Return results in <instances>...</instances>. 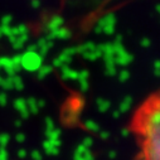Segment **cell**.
I'll return each instance as SVG.
<instances>
[{
  "mask_svg": "<svg viewBox=\"0 0 160 160\" xmlns=\"http://www.w3.org/2000/svg\"><path fill=\"white\" fill-rule=\"evenodd\" d=\"M131 131L139 139V160H160V88L138 108Z\"/></svg>",
  "mask_w": 160,
  "mask_h": 160,
  "instance_id": "6da1fadb",
  "label": "cell"
},
{
  "mask_svg": "<svg viewBox=\"0 0 160 160\" xmlns=\"http://www.w3.org/2000/svg\"><path fill=\"white\" fill-rule=\"evenodd\" d=\"M20 66L28 72H38V69L43 66V57L38 52L25 51L20 56Z\"/></svg>",
  "mask_w": 160,
  "mask_h": 160,
  "instance_id": "7a4b0ae2",
  "label": "cell"
},
{
  "mask_svg": "<svg viewBox=\"0 0 160 160\" xmlns=\"http://www.w3.org/2000/svg\"><path fill=\"white\" fill-rule=\"evenodd\" d=\"M0 69H4L8 77H13L17 74V71L13 66L12 58L9 57H0Z\"/></svg>",
  "mask_w": 160,
  "mask_h": 160,
  "instance_id": "3957f363",
  "label": "cell"
},
{
  "mask_svg": "<svg viewBox=\"0 0 160 160\" xmlns=\"http://www.w3.org/2000/svg\"><path fill=\"white\" fill-rule=\"evenodd\" d=\"M74 160H93V156L90 149L79 144L74 150Z\"/></svg>",
  "mask_w": 160,
  "mask_h": 160,
  "instance_id": "277c9868",
  "label": "cell"
},
{
  "mask_svg": "<svg viewBox=\"0 0 160 160\" xmlns=\"http://www.w3.org/2000/svg\"><path fill=\"white\" fill-rule=\"evenodd\" d=\"M53 47V42L47 39L46 37L44 38H41L39 41L37 42V48H38V53L41 54L43 58L47 56V53L49 52V49Z\"/></svg>",
  "mask_w": 160,
  "mask_h": 160,
  "instance_id": "5b68a950",
  "label": "cell"
},
{
  "mask_svg": "<svg viewBox=\"0 0 160 160\" xmlns=\"http://www.w3.org/2000/svg\"><path fill=\"white\" fill-rule=\"evenodd\" d=\"M61 140H46L43 142V149L49 155H57L59 152Z\"/></svg>",
  "mask_w": 160,
  "mask_h": 160,
  "instance_id": "8992f818",
  "label": "cell"
},
{
  "mask_svg": "<svg viewBox=\"0 0 160 160\" xmlns=\"http://www.w3.org/2000/svg\"><path fill=\"white\" fill-rule=\"evenodd\" d=\"M61 77L64 81H77L78 79V72L72 69L68 66H64L61 68Z\"/></svg>",
  "mask_w": 160,
  "mask_h": 160,
  "instance_id": "52a82bcc",
  "label": "cell"
},
{
  "mask_svg": "<svg viewBox=\"0 0 160 160\" xmlns=\"http://www.w3.org/2000/svg\"><path fill=\"white\" fill-rule=\"evenodd\" d=\"M63 23H64V20L61 15H53L47 23V32L49 33V32H54V30L62 28Z\"/></svg>",
  "mask_w": 160,
  "mask_h": 160,
  "instance_id": "ba28073f",
  "label": "cell"
},
{
  "mask_svg": "<svg viewBox=\"0 0 160 160\" xmlns=\"http://www.w3.org/2000/svg\"><path fill=\"white\" fill-rule=\"evenodd\" d=\"M14 107L20 113V116L23 118H27L29 116V110H28V106H27V100H24V98H17L14 101Z\"/></svg>",
  "mask_w": 160,
  "mask_h": 160,
  "instance_id": "9c48e42d",
  "label": "cell"
},
{
  "mask_svg": "<svg viewBox=\"0 0 160 160\" xmlns=\"http://www.w3.org/2000/svg\"><path fill=\"white\" fill-rule=\"evenodd\" d=\"M27 42H28V34H23V35L17 37V39L12 43V46L14 49H22Z\"/></svg>",
  "mask_w": 160,
  "mask_h": 160,
  "instance_id": "30bf717a",
  "label": "cell"
},
{
  "mask_svg": "<svg viewBox=\"0 0 160 160\" xmlns=\"http://www.w3.org/2000/svg\"><path fill=\"white\" fill-rule=\"evenodd\" d=\"M52 69H53V67L52 66H49V64H43L41 68L38 69V72H37V76H38V78L39 79H44L47 76H49L51 73H52Z\"/></svg>",
  "mask_w": 160,
  "mask_h": 160,
  "instance_id": "8fae6325",
  "label": "cell"
},
{
  "mask_svg": "<svg viewBox=\"0 0 160 160\" xmlns=\"http://www.w3.org/2000/svg\"><path fill=\"white\" fill-rule=\"evenodd\" d=\"M0 87L4 90H14L13 87V77H3L0 74Z\"/></svg>",
  "mask_w": 160,
  "mask_h": 160,
  "instance_id": "7c38bea8",
  "label": "cell"
},
{
  "mask_svg": "<svg viewBox=\"0 0 160 160\" xmlns=\"http://www.w3.org/2000/svg\"><path fill=\"white\" fill-rule=\"evenodd\" d=\"M27 106L29 110V113H38L39 107H38V100H35L34 97H29L27 100Z\"/></svg>",
  "mask_w": 160,
  "mask_h": 160,
  "instance_id": "4fadbf2b",
  "label": "cell"
},
{
  "mask_svg": "<svg viewBox=\"0 0 160 160\" xmlns=\"http://www.w3.org/2000/svg\"><path fill=\"white\" fill-rule=\"evenodd\" d=\"M13 87H14V90H18V91H20V90L24 88L23 79H22V77L19 74L13 76Z\"/></svg>",
  "mask_w": 160,
  "mask_h": 160,
  "instance_id": "5bb4252c",
  "label": "cell"
},
{
  "mask_svg": "<svg viewBox=\"0 0 160 160\" xmlns=\"http://www.w3.org/2000/svg\"><path fill=\"white\" fill-rule=\"evenodd\" d=\"M46 136H47V140H59L61 130L56 128V129H53L51 131H46Z\"/></svg>",
  "mask_w": 160,
  "mask_h": 160,
  "instance_id": "9a60e30c",
  "label": "cell"
},
{
  "mask_svg": "<svg viewBox=\"0 0 160 160\" xmlns=\"http://www.w3.org/2000/svg\"><path fill=\"white\" fill-rule=\"evenodd\" d=\"M85 128H86L88 131H91V132L98 131V125H97L95 121H92V120H87V121L85 122Z\"/></svg>",
  "mask_w": 160,
  "mask_h": 160,
  "instance_id": "2e32d148",
  "label": "cell"
},
{
  "mask_svg": "<svg viewBox=\"0 0 160 160\" xmlns=\"http://www.w3.org/2000/svg\"><path fill=\"white\" fill-rule=\"evenodd\" d=\"M9 141H10V136H9V134H0V148L2 149H5V146L9 144Z\"/></svg>",
  "mask_w": 160,
  "mask_h": 160,
  "instance_id": "e0dca14e",
  "label": "cell"
},
{
  "mask_svg": "<svg viewBox=\"0 0 160 160\" xmlns=\"http://www.w3.org/2000/svg\"><path fill=\"white\" fill-rule=\"evenodd\" d=\"M12 62H13V66H14L17 73H19V71L22 69V66H20V56H19V54L14 56V57L12 58Z\"/></svg>",
  "mask_w": 160,
  "mask_h": 160,
  "instance_id": "ac0fdd59",
  "label": "cell"
},
{
  "mask_svg": "<svg viewBox=\"0 0 160 160\" xmlns=\"http://www.w3.org/2000/svg\"><path fill=\"white\" fill-rule=\"evenodd\" d=\"M56 129V125H54V121L51 118V117H47L46 118V131H51Z\"/></svg>",
  "mask_w": 160,
  "mask_h": 160,
  "instance_id": "d6986e66",
  "label": "cell"
},
{
  "mask_svg": "<svg viewBox=\"0 0 160 160\" xmlns=\"http://www.w3.org/2000/svg\"><path fill=\"white\" fill-rule=\"evenodd\" d=\"M87 78H88V71L83 69V71L78 72V79L77 81H87Z\"/></svg>",
  "mask_w": 160,
  "mask_h": 160,
  "instance_id": "ffe728a7",
  "label": "cell"
},
{
  "mask_svg": "<svg viewBox=\"0 0 160 160\" xmlns=\"http://www.w3.org/2000/svg\"><path fill=\"white\" fill-rule=\"evenodd\" d=\"M13 22V17L10 15V14H7V15H4L3 18H2V25H10V23Z\"/></svg>",
  "mask_w": 160,
  "mask_h": 160,
  "instance_id": "44dd1931",
  "label": "cell"
},
{
  "mask_svg": "<svg viewBox=\"0 0 160 160\" xmlns=\"http://www.w3.org/2000/svg\"><path fill=\"white\" fill-rule=\"evenodd\" d=\"M97 107H98V110H100L101 112H103L105 110H107L108 103H107L106 101H103V100H97Z\"/></svg>",
  "mask_w": 160,
  "mask_h": 160,
  "instance_id": "7402d4cb",
  "label": "cell"
},
{
  "mask_svg": "<svg viewBox=\"0 0 160 160\" xmlns=\"http://www.w3.org/2000/svg\"><path fill=\"white\" fill-rule=\"evenodd\" d=\"M92 142H93V140H92V138H90V136H86L83 140H82V142H81V145H83L85 148H87V149H90L91 148V145H92Z\"/></svg>",
  "mask_w": 160,
  "mask_h": 160,
  "instance_id": "603a6c76",
  "label": "cell"
},
{
  "mask_svg": "<svg viewBox=\"0 0 160 160\" xmlns=\"http://www.w3.org/2000/svg\"><path fill=\"white\" fill-rule=\"evenodd\" d=\"M17 29H18V33H19V35H23V34H28V27H27V25H24V24H19V25L17 27Z\"/></svg>",
  "mask_w": 160,
  "mask_h": 160,
  "instance_id": "cb8c5ba5",
  "label": "cell"
},
{
  "mask_svg": "<svg viewBox=\"0 0 160 160\" xmlns=\"http://www.w3.org/2000/svg\"><path fill=\"white\" fill-rule=\"evenodd\" d=\"M79 83V88H81L82 92H86L88 90V81H78Z\"/></svg>",
  "mask_w": 160,
  "mask_h": 160,
  "instance_id": "d4e9b609",
  "label": "cell"
},
{
  "mask_svg": "<svg viewBox=\"0 0 160 160\" xmlns=\"http://www.w3.org/2000/svg\"><path fill=\"white\" fill-rule=\"evenodd\" d=\"M32 159H33V160H42V154H41V151L33 150V151H32Z\"/></svg>",
  "mask_w": 160,
  "mask_h": 160,
  "instance_id": "484cf974",
  "label": "cell"
},
{
  "mask_svg": "<svg viewBox=\"0 0 160 160\" xmlns=\"http://www.w3.org/2000/svg\"><path fill=\"white\" fill-rule=\"evenodd\" d=\"M15 140H17L19 144H23V142L25 141V134H23V132H18V134L15 135Z\"/></svg>",
  "mask_w": 160,
  "mask_h": 160,
  "instance_id": "4316f807",
  "label": "cell"
},
{
  "mask_svg": "<svg viewBox=\"0 0 160 160\" xmlns=\"http://www.w3.org/2000/svg\"><path fill=\"white\" fill-rule=\"evenodd\" d=\"M7 102H8V97H7V95L0 92V106H5Z\"/></svg>",
  "mask_w": 160,
  "mask_h": 160,
  "instance_id": "83f0119b",
  "label": "cell"
},
{
  "mask_svg": "<svg viewBox=\"0 0 160 160\" xmlns=\"http://www.w3.org/2000/svg\"><path fill=\"white\" fill-rule=\"evenodd\" d=\"M9 155L5 149H0V160H8Z\"/></svg>",
  "mask_w": 160,
  "mask_h": 160,
  "instance_id": "f1b7e54d",
  "label": "cell"
},
{
  "mask_svg": "<svg viewBox=\"0 0 160 160\" xmlns=\"http://www.w3.org/2000/svg\"><path fill=\"white\" fill-rule=\"evenodd\" d=\"M27 154H28V152H27V150H25V149H19V150H18V156H19L20 159L25 158V156H27Z\"/></svg>",
  "mask_w": 160,
  "mask_h": 160,
  "instance_id": "f546056e",
  "label": "cell"
},
{
  "mask_svg": "<svg viewBox=\"0 0 160 160\" xmlns=\"http://www.w3.org/2000/svg\"><path fill=\"white\" fill-rule=\"evenodd\" d=\"M32 7L34 9H38L39 7H41V2H39V0H32Z\"/></svg>",
  "mask_w": 160,
  "mask_h": 160,
  "instance_id": "4dcf8cb0",
  "label": "cell"
},
{
  "mask_svg": "<svg viewBox=\"0 0 160 160\" xmlns=\"http://www.w3.org/2000/svg\"><path fill=\"white\" fill-rule=\"evenodd\" d=\"M46 106V101L44 100H38V107L39 108H42V107H44Z\"/></svg>",
  "mask_w": 160,
  "mask_h": 160,
  "instance_id": "1f68e13d",
  "label": "cell"
},
{
  "mask_svg": "<svg viewBox=\"0 0 160 160\" xmlns=\"http://www.w3.org/2000/svg\"><path fill=\"white\" fill-rule=\"evenodd\" d=\"M14 125H15L17 128H20V126H22V122L19 121V120H17V121H15V124H14Z\"/></svg>",
  "mask_w": 160,
  "mask_h": 160,
  "instance_id": "d6a6232c",
  "label": "cell"
},
{
  "mask_svg": "<svg viewBox=\"0 0 160 160\" xmlns=\"http://www.w3.org/2000/svg\"><path fill=\"white\" fill-rule=\"evenodd\" d=\"M0 37H2V32H0Z\"/></svg>",
  "mask_w": 160,
  "mask_h": 160,
  "instance_id": "836d02e7",
  "label": "cell"
},
{
  "mask_svg": "<svg viewBox=\"0 0 160 160\" xmlns=\"http://www.w3.org/2000/svg\"><path fill=\"white\" fill-rule=\"evenodd\" d=\"M0 149H2V148H0Z\"/></svg>",
  "mask_w": 160,
  "mask_h": 160,
  "instance_id": "e575fe53",
  "label": "cell"
}]
</instances>
